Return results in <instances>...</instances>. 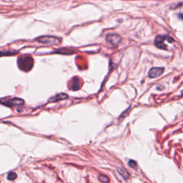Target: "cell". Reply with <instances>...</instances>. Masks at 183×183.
I'll return each instance as SVG.
<instances>
[{"mask_svg": "<svg viewBox=\"0 0 183 183\" xmlns=\"http://www.w3.org/2000/svg\"><path fill=\"white\" fill-rule=\"evenodd\" d=\"M17 64L21 70L29 72L34 66V60L30 55H22L18 58Z\"/></svg>", "mask_w": 183, "mask_h": 183, "instance_id": "cell-1", "label": "cell"}, {"mask_svg": "<svg viewBox=\"0 0 183 183\" xmlns=\"http://www.w3.org/2000/svg\"><path fill=\"white\" fill-rule=\"evenodd\" d=\"M37 41L42 44H46V45H57L61 43V40L59 37H52V36H42L37 39Z\"/></svg>", "mask_w": 183, "mask_h": 183, "instance_id": "cell-2", "label": "cell"}, {"mask_svg": "<svg viewBox=\"0 0 183 183\" xmlns=\"http://www.w3.org/2000/svg\"><path fill=\"white\" fill-rule=\"evenodd\" d=\"M165 40H167L169 42H173L174 40L169 36H157L154 40V44L157 47L160 48L161 49H167V45L164 43Z\"/></svg>", "mask_w": 183, "mask_h": 183, "instance_id": "cell-3", "label": "cell"}, {"mask_svg": "<svg viewBox=\"0 0 183 183\" xmlns=\"http://www.w3.org/2000/svg\"><path fill=\"white\" fill-rule=\"evenodd\" d=\"M106 40L109 44L113 46H117L122 40V37L117 34H108L106 36Z\"/></svg>", "mask_w": 183, "mask_h": 183, "instance_id": "cell-4", "label": "cell"}, {"mask_svg": "<svg viewBox=\"0 0 183 183\" xmlns=\"http://www.w3.org/2000/svg\"><path fill=\"white\" fill-rule=\"evenodd\" d=\"M2 104L8 106V107H15V106L22 105L25 103V101L20 98H12L8 100H4L1 101Z\"/></svg>", "mask_w": 183, "mask_h": 183, "instance_id": "cell-5", "label": "cell"}, {"mask_svg": "<svg viewBox=\"0 0 183 183\" xmlns=\"http://www.w3.org/2000/svg\"><path fill=\"white\" fill-rule=\"evenodd\" d=\"M164 69L163 67H153L150 69L148 72V76L150 78H156L161 75L163 73Z\"/></svg>", "mask_w": 183, "mask_h": 183, "instance_id": "cell-6", "label": "cell"}, {"mask_svg": "<svg viewBox=\"0 0 183 183\" xmlns=\"http://www.w3.org/2000/svg\"><path fill=\"white\" fill-rule=\"evenodd\" d=\"M68 97V95L65 93H60V94H56L55 97H52L51 99H49V102H55L59 101V100H64V99H67Z\"/></svg>", "mask_w": 183, "mask_h": 183, "instance_id": "cell-7", "label": "cell"}, {"mask_svg": "<svg viewBox=\"0 0 183 183\" xmlns=\"http://www.w3.org/2000/svg\"><path fill=\"white\" fill-rule=\"evenodd\" d=\"M80 87V84H79V79L77 77L73 78L72 80V90H78Z\"/></svg>", "mask_w": 183, "mask_h": 183, "instance_id": "cell-8", "label": "cell"}, {"mask_svg": "<svg viewBox=\"0 0 183 183\" xmlns=\"http://www.w3.org/2000/svg\"><path fill=\"white\" fill-rule=\"evenodd\" d=\"M117 172L122 178H124V179L127 180L128 179V178H130V174L128 173V172H127L124 168L117 167Z\"/></svg>", "mask_w": 183, "mask_h": 183, "instance_id": "cell-9", "label": "cell"}, {"mask_svg": "<svg viewBox=\"0 0 183 183\" xmlns=\"http://www.w3.org/2000/svg\"><path fill=\"white\" fill-rule=\"evenodd\" d=\"M98 180L102 183H108L109 182V179L107 176L104 175H100L98 177Z\"/></svg>", "mask_w": 183, "mask_h": 183, "instance_id": "cell-10", "label": "cell"}, {"mask_svg": "<svg viewBox=\"0 0 183 183\" xmlns=\"http://www.w3.org/2000/svg\"><path fill=\"white\" fill-rule=\"evenodd\" d=\"M16 176L17 175H16L15 172H10V173H9L8 176H7V178L10 180H15L16 178Z\"/></svg>", "mask_w": 183, "mask_h": 183, "instance_id": "cell-11", "label": "cell"}, {"mask_svg": "<svg viewBox=\"0 0 183 183\" xmlns=\"http://www.w3.org/2000/svg\"><path fill=\"white\" fill-rule=\"evenodd\" d=\"M128 165L130 167L133 168V169H135V168H137V163H136L135 160H130V161L128 162Z\"/></svg>", "mask_w": 183, "mask_h": 183, "instance_id": "cell-12", "label": "cell"}, {"mask_svg": "<svg viewBox=\"0 0 183 183\" xmlns=\"http://www.w3.org/2000/svg\"><path fill=\"white\" fill-rule=\"evenodd\" d=\"M58 52H59V53H61V54H67V55H68V54L73 53L74 51L70 50V49H61V50H59L58 51Z\"/></svg>", "mask_w": 183, "mask_h": 183, "instance_id": "cell-13", "label": "cell"}, {"mask_svg": "<svg viewBox=\"0 0 183 183\" xmlns=\"http://www.w3.org/2000/svg\"><path fill=\"white\" fill-rule=\"evenodd\" d=\"M179 16L180 18H181V19H182V20H183V14H180L179 16Z\"/></svg>", "mask_w": 183, "mask_h": 183, "instance_id": "cell-14", "label": "cell"}, {"mask_svg": "<svg viewBox=\"0 0 183 183\" xmlns=\"http://www.w3.org/2000/svg\"><path fill=\"white\" fill-rule=\"evenodd\" d=\"M182 95H183V90L182 91Z\"/></svg>", "mask_w": 183, "mask_h": 183, "instance_id": "cell-15", "label": "cell"}]
</instances>
